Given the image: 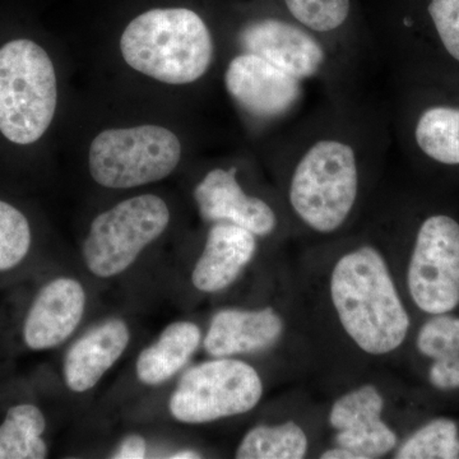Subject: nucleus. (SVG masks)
<instances>
[{
  "label": "nucleus",
  "instance_id": "f257e3e1",
  "mask_svg": "<svg viewBox=\"0 0 459 459\" xmlns=\"http://www.w3.org/2000/svg\"><path fill=\"white\" fill-rule=\"evenodd\" d=\"M389 124L358 92L328 98L273 142L286 171V198L296 219L333 234L352 216L362 171L389 147Z\"/></svg>",
  "mask_w": 459,
  "mask_h": 459
},
{
  "label": "nucleus",
  "instance_id": "f03ea898",
  "mask_svg": "<svg viewBox=\"0 0 459 459\" xmlns=\"http://www.w3.org/2000/svg\"><path fill=\"white\" fill-rule=\"evenodd\" d=\"M226 4V0H175L141 9L120 35L124 62L157 82H201L216 62V23Z\"/></svg>",
  "mask_w": 459,
  "mask_h": 459
},
{
  "label": "nucleus",
  "instance_id": "7ed1b4c3",
  "mask_svg": "<svg viewBox=\"0 0 459 459\" xmlns=\"http://www.w3.org/2000/svg\"><path fill=\"white\" fill-rule=\"evenodd\" d=\"M223 27L237 51L255 54L305 83L316 81L328 98L358 92V65L265 0L228 2Z\"/></svg>",
  "mask_w": 459,
  "mask_h": 459
},
{
  "label": "nucleus",
  "instance_id": "20e7f679",
  "mask_svg": "<svg viewBox=\"0 0 459 459\" xmlns=\"http://www.w3.org/2000/svg\"><path fill=\"white\" fill-rule=\"evenodd\" d=\"M331 296L341 325L362 351L385 355L403 343L410 316L376 247H359L337 262Z\"/></svg>",
  "mask_w": 459,
  "mask_h": 459
},
{
  "label": "nucleus",
  "instance_id": "39448f33",
  "mask_svg": "<svg viewBox=\"0 0 459 459\" xmlns=\"http://www.w3.org/2000/svg\"><path fill=\"white\" fill-rule=\"evenodd\" d=\"M57 108L56 66L38 42L17 39L0 48V133L27 146L50 128Z\"/></svg>",
  "mask_w": 459,
  "mask_h": 459
},
{
  "label": "nucleus",
  "instance_id": "423d86ee",
  "mask_svg": "<svg viewBox=\"0 0 459 459\" xmlns=\"http://www.w3.org/2000/svg\"><path fill=\"white\" fill-rule=\"evenodd\" d=\"M183 148L177 133L159 124L105 129L91 142L90 174L105 188L147 186L177 170Z\"/></svg>",
  "mask_w": 459,
  "mask_h": 459
},
{
  "label": "nucleus",
  "instance_id": "0eeeda50",
  "mask_svg": "<svg viewBox=\"0 0 459 459\" xmlns=\"http://www.w3.org/2000/svg\"><path fill=\"white\" fill-rule=\"evenodd\" d=\"M169 222L170 210L159 195H137L120 202L91 223L83 244L87 267L102 279L122 273L165 231Z\"/></svg>",
  "mask_w": 459,
  "mask_h": 459
},
{
  "label": "nucleus",
  "instance_id": "6e6552de",
  "mask_svg": "<svg viewBox=\"0 0 459 459\" xmlns=\"http://www.w3.org/2000/svg\"><path fill=\"white\" fill-rule=\"evenodd\" d=\"M263 394L255 368L219 358L186 371L170 400V412L186 424H204L255 409Z\"/></svg>",
  "mask_w": 459,
  "mask_h": 459
},
{
  "label": "nucleus",
  "instance_id": "1a4fd4ad",
  "mask_svg": "<svg viewBox=\"0 0 459 459\" xmlns=\"http://www.w3.org/2000/svg\"><path fill=\"white\" fill-rule=\"evenodd\" d=\"M229 98L256 131L289 126L305 98V82L255 54L237 51L223 74Z\"/></svg>",
  "mask_w": 459,
  "mask_h": 459
},
{
  "label": "nucleus",
  "instance_id": "9d476101",
  "mask_svg": "<svg viewBox=\"0 0 459 459\" xmlns=\"http://www.w3.org/2000/svg\"><path fill=\"white\" fill-rule=\"evenodd\" d=\"M413 303L422 312L446 314L459 305V223L433 214L420 225L407 271Z\"/></svg>",
  "mask_w": 459,
  "mask_h": 459
},
{
  "label": "nucleus",
  "instance_id": "9b49d317",
  "mask_svg": "<svg viewBox=\"0 0 459 459\" xmlns=\"http://www.w3.org/2000/svg\"><path fill=\"white\" fill-rule=\"evenodd\" d=\"M329 42L351 62L369 53L373 35L360 0H265Z\"/></svg>",
  "mask_w": 459,
  "mask_h": 459
},
{
  "label": "nucleus",
  "instance_id": "f8f14e48",
  "mask_svg": "<svg viewBox=\"0 0 459 459\" xmlns=\"http://www.w3.org/2000/svg\"><path fill=\"white\" fill-rule=\"evenodd\" d=\"M238 174L235 165L216 166L202 178L193 192L199 214L205 221L234 223L268 237L279 226L276 210L264 198L247 195Z\"/></svg>",
  "mask_w": 459,
  "mask_h": 459
},
{
  "label": "nucleus",
  "instance_id": "ddd939ff",
  "mask_svg": "<svg viewBox=\"0 0 459 459\" xmlns=\"http://www.w3.org/2000/svg\"><path fill=\"white\" fill-rule=\"evenodd\" d=\"M385 401L374 385L342 395L332 407L329 422L338 431V446L359 459L382 457L397 446V437L380 419Z\"/></svg>",
  "mask_w": 459,
  "mask_h": 459
},
{
  "label": "nucleus",
  "instance_id": "4468645a",
  "mask_svg": "<svg viewBox=\"0 0 459 459\" xmlns=\"http://www.w3.org/2000/svg\"><path fill=\"white\" fill-rule=\"evenodd\" d=\"M86 294L80 282L56 279L42 287L27 314L23 337L31 350L53 349L80 325Z\"/></svg>",
  "mask_w": 459,
  "mask_h": 459
},
{
  "label": "nucleus",
  "instance_id": "2eb2a0df",
  "mask_svg": "<svg viewBox=\"0 0 459 459\" xmlns=\"http://www.w3.org/2000/svg\"><path fill=\"white\" fill-rule=\"evenodd\" d=\"M255 249V235L249 230L234 223L214 222L193 271V285L199 291H221L238 279Z\"/></svg>",
  "mask_w": 459,
  "mask_h": 459
},
{
  "label": "nucleus",
  "instance_id": "dca6fc26",
  "mask_svg": "<svg viewBox=\"0 0 459 459\" xmlns=\"http://www.w3.org/2000/svg\"><path fill=\"white\" fill-rule=\"evenodd\" d=\"M129 338V329L120 319L108 320L87 332L66 353L65 377L68 388L82 394L98 385L123 355Z\"/></svg>",
  "mask_w": 459,
  "mask_h": 459
},
{
  "label": "nucleus",
  "instance_id": "f3484780",
  "mask_svg": "<svg viewBox=\"0 0 459 459\" xmlns=\"http://www.w3.org/2000/svg\"><path fill=\"white\" fill-rule=\"evenodd\" d=\"M282 331V319L271 307L256 312L222 310L213 316L204 349L214 358L262 351L273 346Z\"/></svg>",
  "mask_w": 459,
  "mask_h": 459
},
{
  "label": "nucleus",
  "instance_id": "a211bd4d",
  "mask_svg": "<svg viewBox=\"0 0 459 459\" xmlns=\"http://www.w3.org/2000/svg\"><path fill=\"white\" fill-rule=\"evenodd\" d=\"M201 337V329L195 323H172L156 343L141 352L137 361L141 382L157 385L170 379L198 349Z\"/></svg>",
  "mask_w": 459,
  "mask_h": 459
},
{
  "label": "nucleus",
  "instance_id": "6ab92c4d",
  "mask_svg": "<svg viewBox=\"0 0 459 459\" xmlns=\"http://www.w3.org/2000/svg\"><path fill=\"white\" fill-rule=\"evenodd\" d=\"M420 153L444 166H459V107L435 104L420 110L410 126Z\"/></svg>",
  "mask_w": 459,
  "mask_h": 459
},
{
  "label": "nucleus",
  "instance_id": "aec40b11",
  "mask_svg": "<svg viewBox=\"0 0 459 459\" xmlns=\"http://www.w3.org/2000/svg\"><path fill=\"white\" fill-rule=\"evenodd\" d=\"M45 428L47 421L38 407H11L0 425V459L47 458L48 446L41 437Z\"/></svg>",
  "mask_w": 459,
  "mask_h": 459
},
{
  "label": "nucleus",
  "instance_id": "412c9836",
  "mask_svg": "<svg viewBox=\"0 0 459 459\" xmlns=\"http://www.w3.org/2000/svg\"><path fill=\"white\" fill-rule=\"evenodd\" d=\"M307 452L303 429L289 421L279 427L259 425L238 446V459H301Z\"/></svg>",
  "mask_w": 459,
  "mask_h": 459
},
{
  "label": "nucleus",
  "instance_id": "4be33fe9",
  "mask_svg": "<svg viewBox=\"0 0 459 459\" xmlns=\"http://www.w3.org/2000/svg\"><path fill=\"white\" fill-rule=\"evenodd\" d=\"M398 459L459 458V430L449 419H437L419 429L395 455Z\"/></svg>",
  "mask_w": 459,
  "mask_h": 459
},
{
  "label": "nucleus",
  "instance_id": "5701e85b",
  "mask_svg": "<svg viewBox=\"0 0 459 459\" xmlns=\"http://www.w3.org/2000/svg\"><path fill=\"white\" fill-rule=\"evenodd\" d=\"M31 247V229L25 214L0 201V272L17 267Z\"/></svg>",
  "mask_w": 459,
  "mask_h": 459
},
{
  "label": "nucleus",
  "instance_id": "b1692460",
  "mask_svg": "<svg viewBox=\"0 0 459 459\" xmlns=\"http://www.w3.org/2000/svg\"><path fill=\"white\" fill-rule=\"evenodd\" d=\"M419 351L433 360L459 359V318L437 314L420 329Z\"/></svg>",
  "mask_w": 459,
  "mask_h": 459
},
{
  "label": "nucleus",
  "instance_id": "393cba45",
  "mask_svg": "<svg viewBox=\"0 0 459 459\" xmlns=\"http://www.w3.org/2000/svg\"><path fill=\"white\" fill-rule=\"evenodd\" d=\"M422 11L440 48L459 65V0H424Z\"/></svg>",
  "mask_w": 459,
  "mask_h": 459
},
{
  "label": "nucleus",
  "instance_id": "a878e982",
  "mask_svg": "<svg viewBox=\"0 0 459 459\" xmlns=\"http://www.w3.org/2000/svg\"><path fill=\"white\" fill-rule=\"evenodd\" d=\"M429 379L440 391L459 389V359L434 360L429 370Z\"/></svg>",
  "mask_w": 459,
  "mask_h": 459
},
{
  "label": "nucleus",
  "instance_id": "bb28decb",
  "mask_svg": "<svg viewBox=\"0 0 459 459\" xmlns=\"http://www.w3.org/2000/svg\"><path fill=\"white\" fill-rule=\"evenodd\" d=\"M146 440L141 435H129L114 453L115 459H141L146 457Z\"/></svg>",
  "mask_w": 459,
  "mask_h": 459
},
{
  "label": "nucleus",
  "instance_id": "cd10ccee",
  "mask_svg": "<svg viewBox=\"0 0 459 459\" xmlns=\"http://www.w3.org/2000/svg\"><path fill=\"white\" fill-rule=\"evenodd\" d=\"M322 459H359L355 453L350 451V449L343 448V446H337L334 449H329V451L323 453L320 455Z\"/></svg>",
  "mask_w": 459,
  "mask_h": 459
},
{
  "label": "nucleus",
  "instance_id": "c85d7f7f",
  "mask_svg": "<svg viewBox=\"0 0 459 459\" xmlns=\"http://www.w3.org/2000/svg\"><path fill=\"white\" fill-rule=\"evenodd\" d=\"M170 458L174 459H193V458H201V455L198 453L193 451H183L175 453V455H170Z\"/></svg>",
  "mask_w": 459,
  "mask_h": 459
}]
</instances>
